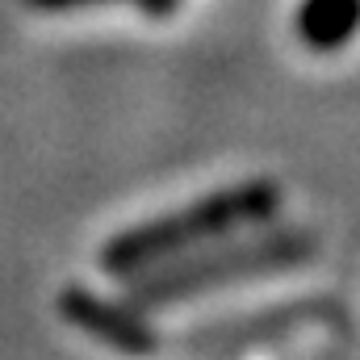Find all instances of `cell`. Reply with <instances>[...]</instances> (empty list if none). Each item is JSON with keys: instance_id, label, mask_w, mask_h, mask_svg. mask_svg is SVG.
<instances>
[{"instance_id": "obj_2", "label": "cell", "mask_w": 360, "mask_h": 360, "mask_svg": "<svg viewBox=\"0 0 360 360\" xmlns=\"http://www.w3.org/2000/svg\"><path fill=\"white\" fill-rule=\"evenodd\" d=\"M314 256L310 235L302 231H260L243 243H218L214 252H197V256H176L164 260L155 269L139 272L134 289H130V306L134 310H155V306H172L184 297H201L218 285L231 281H256L272 272L302 269Z\"/></svg>"}, {"instance_id": "obj_5", "label": "cell", "mask_w": 360, "mask_h": 360, "mask_svg": "<svg viewBox=\"0 0 360 360\" xmlns=\"http://www.w3.org/2000/svg\"><path fill=\"white\" fill-rule=\"evenodd\" d=\"M30 4L34 8H80V4H109V0H30ZM130 4H139L151 17H168L180 0H130Z\"/></svg>"}, {"instance_id": "obj_3", "label": "cell", "mask_w": 360, "mask_h": 360, "mask_svg": "<svg viewBox=\"0 0 360 360\" xmlns=\"http://www.w3.org/2000/svg\"><path fill=\"white\" fill-rule=\"evenodd\" d=\"M59 314H63L72 327L89 331L92 340H101V344H109V348H117V352L143 356V352L155 348V331L139 319L134 306H117V302L92 293L84 285H68V289L59 293Z\"/></svg>"}, {"instance_id": "obj_1", "label": "cell", "mask_w": 360, "mask_h": 360, "mask_svg": "<svg viewBox=\"0 0 360 360\" xmlns=\"http://www.w3.org/2000/svg\"><path fill=\"white\" fill-rule=\"evenodd\" d=\"M281 210L276 180H239L226 188H214L172 214H160L151 222H139L122 235H113L101 248V272L109 276H139L164 260H176L193 248L218 243L243 226H269Z\"/></svg>"}, {"instance_id": "obj_4", "label": "cell", "mask_w": 360, "mask_h": 360, "mask_svg": "<svg viewBox=\"0 0 360 360\" xmlns=\"http://www.w3.org/2000/svg\"><path fill=\"white\" fill-rule=\"evenodd\" d=\"M293 30L306 51L335 55L360 34V0H302Z\"/></svg>"}]
</instances>
